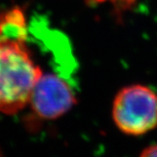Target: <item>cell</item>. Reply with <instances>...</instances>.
Here are the masks:
<instances>
[{"label": "cell", "instance_id": "2", "mask_svg": "<svg viewBox=\"0 0 157 157\" xmlns=\"http://www.w3.org/2000/svg\"><path fill=\"white\" fill-rule=\"evenodd\" d=\"M113 118L127 134L140 136L157 126V95L147 86L131 85L117 95Z\"/></svg>", "mask_w": 157, "mask_h": 157}, {"label": "cell", "instance_id": "1", "mask_svg": "<svg viewBox=\"0 0 157 157\" xmlns=\"http://www.w3.org/2000/svg\"><path fill=\"white\" fill-rule=\"evenodd\" d=\"M26 37L0 32V112L13 115L29 104L42 75L26 46Z\"/></svg>", "mask_w": 157, "mask_h": 157}, {"label": "cell", "instance_id": "3", "mask_svg": "<svg viewBox=\"0 0 157 157\" xmlns=\"http://www.w3.org/2000/svg\"><path fill=\"white\" fill-rule=\"evenodd\" d=\"M76 103L69 83L55 74H43L32 89L29 104L42 119H55L64 115Z\"/></svg>", "mask_w": 157, "mask_h": 157}, {"label": "cell", "instance_id": "4", "mask_svg": "<svg viewBox=\"0 0 157 157\" xmlns=\"http://www.w3.org/2000/svg\"><path fill=\"white\" fill-rule=\"evenodd\" d=\"M141 156H157V145H152L146 148L141 153Z\"/></svg>", "mask_w": 157, "mask_h": 157}]
</instances>
